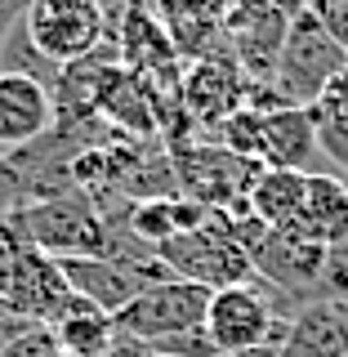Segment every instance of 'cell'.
<instances>
[{
    "mask_svg": "<svg viewBox=\"0 0 348 357\" xmlns=\"http://www.w3.org/2000/svg\"><path fill=\"white\" fill-rule=\"evenodd\" d=\"M59 121L54 89L22 72H0V152L14 156L40 143Z\"/></svg>",
    "mask_w": 348,
    "mask_h": 357,
    "instance_id": "12",
    "label": "cell"
},
{
    "mask_svg": "<svg viewBox=\"0 0 348 357\" xmlns=\"http://www.w3.org/2000/svg\"><path fill=\"white\" fill-rule=\"evenodd\" d=\"M22 31L54 67H67L107 45V9L103 0H31Z\"/></svg>",
    "mask_w": 348,
    "mask_h": 357,
    "instance_id": "7",
    "label": "cell"
},
{
    "mask_svg": "<svg viewBox=\"0 0 348 357\" xmlns=\"http://www.w3.org/2000/svg\"><path fill=\"white\" fill-rule=\"evenodd\" d=\"M170 161L179 174V192L206 210H232L241 206L250 192L255 174L264 170L259 161L228 152L223 143H197V139H179L170 143Z\"/></svg>",
    "mask_w": 348,
    "mask_h": 357,
    "instance_id": "6",
    "label": "cell"
},
{
    "mask_svg": "<svg viewBox=\"0 0 348 357\" xmlns=\"http://www.w3.org/2000/svg\"><path fill=\"white\" fill-rule=\"evenodd\" d=\"M299 308L286 299L277 286H268L264 277H245L237 286H219L210 290V304H206V331L215 340L219 353H241V349H259V344H277L282 349L290 321L299 317Z\"/></svg>",
    "mask_w": 348,
    "mask_h": 357,
    "instance_id": "1",
    "label": "cell"
},
{
    "mask_svg": "<svg viewBox=\"0 0 348 357\" xmlns=\"http://www.w3.org/2000/svg\"><path fill=\"white\" fill-rule=\"evenodd\" d=\"M312 126L317 130H344L348 126V67L317 94V103H308Z\"/></svg>",
    "mask_w": 348,
    "mask_h": 357,
    "instance_id": "19",
    "label": "cell"
},
{
    "mask_svg": "<svg viewBox=\"0 0 348 357\" xmlns=\"http://www.w3.org/2000/svg\"><path fill=\"white\" fill-rule=\"evenodd\" d=\"M59 268H63L67 286H72L76 295H85L89 304H98L103 312H112V317H116L143 286H152V282H143L139 273H130L126 264L107 259V255H72V259H59Z\"/></svg>",
    "mask_w": 348,
    "mask_h": 357,
    "instance_id": "15",
    "label": "cell"
},
{
    "mask_svg": "<svg viewBox=\"0 0 348 357\" xmlns=\"http://www.w3.org/2000/svg\"><path fill=\"white\" fill-rule=\"evenodd\" d=\"M219 357H277V344H259V349H241V353H219Z\"/></svg>",
    "mask_w": 348,
    "mask_h": 357,
    "instance_id": "24",
    "label": "cell"
},
{
    "mask_svg": "<svg viewBox=\"0 0 348 357\" xmlns=\"http://www.w3.org/2000/svg\"><path fill=\"white\" fill-rule=\"evenodd\" d=\"M290 14L273 0H223V40L250 85H273Z\"/></svg>",
    "mask_w": 348,
    "mask_h": 357,
    "instance_id": "8",
    "label": "cell"
},
{
    "mask_svg": "<svg viewBox=\"0 0 348 357\" xmlns=\"http://www.w3.org/2000/svg\"><path fill=\"white\" fill-rule=\"evenodd\" d=\"M148 349H152V357H219L215 340H210V331H206V321L179 331V335H165V340L148 344Z\"/></svg>",
    "mask_w": 348,
    "mask_h": 357,
    "instance_id": "20",
    "label": "cell"
},
{
    "mask_svg": "<svg viewBox=\"0 0 348 357\" xmlns=\"http://www.w3.org/2000/svg\"><path fill=\"white\" fill-rule=\"evenodd\" d=\"M321 299L348 308V237H340L326 250V273H321Z\"/></svg>",
    "mask_w": 348,
    "mask_h": 357,
    "instance_id": "21",
    "label": "cell"
},
{
    "mask_svg": "<svg viewBox=\"0 0 348 357\" xmlns=\"http://www.w3.org/2000/svg\"><path fill=\"white\" fill-rule=\"evenodd\" d=\"M308 9L317 14L321 27H326L331 36L348 50V0H308Z\"/></svg>",
    "mask_w": 348,
    "mask_h": 357,
    "instance_id": "22",
    "label": "cell"
},
{
    "mask_svg": "<svg viewBox=\"0 0 348 357\" xmlns=\"http://www.w3.org/2000/svg\"><path fill=\"white\" fill-rule=\"evenodd\" d=\"M304 188H308V174L304 170H264L255 174L250 192H245V206L250 215L268 223V228L286 232L290 223L299 219V206H304Z\"/></svg>",
    "mask_w": 348,
    "mask_h": 357,
    "instance_id": "18",
    "label": "cell"
},
{
    "mask_svg": "<svg viewBox=\"0 0 348 357\" xmlns=\"http://www.w3.org/2000/svg\"><path fill=\"white\" fill-rule=\"evenodd\" d=\"M250 81L232 59H197L183 67V112L192 121V134H215L232 112L245 107Z\"/></svg>",
    "mask_w": 348,
    "mask_h": 357,
    "instance_id": "11",
    "label": "cell"
},
{
    "mask_svg": "<svg viewBox=\"0 0 348 357\" xmlns=\"http://www.w3.org/2000/svg\"><path fill=\"white\" fill-rule=\"evenodd\" d=\"M264 112V165L268 170H321V143L312 112L282 103V107H259Z\"/></svg>",
    "mask_w": 348,
    "mask_h": 357,
    "instance_id": "13",
    "label": "cell"
},
{
    "mask_svg": "<svg viewBox=\"0 0 348 357\" xmlns=\"http://www.w3.org/2000/svg\"><path fill=\"white\" fill-rule=\"evenodd\" d=\"M290 237H304L317 245H335L340 237H348V183L335 170H312L308 188H304V206L299 219L290 223Z\"/></svg>",
    "mask_w": 348,
    "mask_h": 357,
    "instance_id": "14",
    "label": "cell"
},
{
    "mask_svg": "<svg viewBox=\"0 0 348 357\" xmlns=\"http://www.w3.org/2000/svg\"><path fill=\"white\" fill-rule=\"evenodd\" d=\"M9 223L22 232V241H31L36 250L54 255V259H72V255H103L107 223L98 215V206L81 188L59 197H40L31 206H22Z\"/></svg>",
    "mask_w": 348,
    "mask_h": 357,
    "instance_id": "3",
    "label": "cell"
},
{
    "mask_svg": "<svg viewBox=\"0 0 348 357\" xmlns=\"http://www.w3.org/2000/svg\"><path fill=\"white\" fill-rule=\"evenodd\" d=\"M107 5H112V14L121 18V5H126V0H103V9H107Z\"/></svg>",
    "mask_w": 348,
    "mask_h": 357,
    "instance_id": "25",
    "label": "cell"
},
{
    "mask_svg": "<svg viewBox=\"0 0 348 357\" xmlns=\"http://www.w3.org/2000/svg\"><path fill=\"white\" fill-rule=\"evenodd\" d=\"M206 304H210V286L183 282V277H165V282L143 286L126 308L116 312V331L130 335L139 344H156L165 335H179L188 326L206 321Z\"/></svg>",
    "mask_w": 348,
    "mask_h": 357,
    "instance_id": "9",
    "label": "cell"
},
{
    "mask_svg": "<svg viewBox=\"0 0 348 357\" xmlns=\"http://www.w3.org/2000/svg\"><path fill=\"white\" fill-rule=\"evenodd\" d=\"M54 331V344H59V357H98L116 340V317L103 312L98 304H89L85 295H67L54 317L45 321Z\"/></svg>",
    "mask_w": 348,
    "mask_h": 357,
    "instance_id": "16",
    "label": "cell"
},
{
    "mask_svg": "<svg viewBox=\"0 0 348 357\" xmlns=\"http://www.w3.org/2000/svg\"><path fill=\"white\" fill-rule=\"evenodd\" d=\"M67 295H72V286H67L59 259L22 241L14 223L0 219V304L45 326Z\"/></svg>",
    "mask_w": 348,
    "mask_h": 357,
    "instance_id": "2",
    "label": "cell"
},
{
    "mask_svg": "<svg viewBox=\"0 0 348 357\" xmlns=\"http://www.w3.org/2000/svg\"><path fill=\"white\" fill-rule=\"evenodd\" d=\"M326 250L331 245H317V241H304V237H290V232L268 228L250 250V268H255V277H264L268 286H277L286 299L312 304V299H321Z\"/></svg>",
    "mask_w": 348,
    "mask_h": 357,
    "instance_id": "10",
    "label": "cell"
},
{
    "mask_svg": "<svg viewBox=\"0 0 348 357\" xmlns=\"http://www.w3.org/2000/svg\"><path fill=\"white\" fill-rule=\"evenodd\" d=\"M277 357H348V308L331 299H312L308 308H299Z\"/></svg>",
    "mask_w": 348,
    "mask_h": 357,
    "instance_id": "17",
    "label": "cell"
},
{
    "mask_svg": "<svg viewBox=\"0 0 348 357\" xmlns=\"http://www.w3.org/2000/svg\"><path fill=\"white\" fill-rule=\"evenodd\" d=\"M344 67H348V50L321 27L312 9H304L286 27V45H282V59H277V72H273V89L286 103L308 107V103H317V94Z\"/></svg>",
    "mask_w": 348,
    "mask_h": 357,
    "instance_id": "5",
    "label": "cell"
},
{
    "mask_svg": "<svg viewBox=\"0 0 348 357\" xmlns=\"http://www.w3.org/2000/svg\"><path fill=\"white\" fill-rule=\"evenodd\" d=\"M98 357H152V349H148V344H139V340H130V335H121V331H116V340H112V344H107V349L98 353Z\"/></svg>",
    "mask_w": 348,
    "mask_h": 357,
    "instance_id": "23",
    "label": "cell"
},
{
    "mask_svg": "<svg viewBox=\"0 0 348 357\" xmlns=\"http://www.w3.org/2000/svg\"><path fill=\"white\" fill-rule=\"evenodd\" d=\"M156 255L165 259V268H170L174 277L210 286V290L237 286V282H245V277L255 273L245 245L237 241V232H232L228 210H210L201 228L170 237L165 245H156Z\"/></svg>",
    "mask_w": 348,
    "mask_h": 357,
    "instance_id": "4",
    "label": "cell"
}]
</instances>
